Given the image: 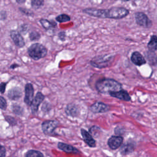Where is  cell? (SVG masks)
Here are the masks:
<instances>
[{
    "label": "cell",
    "mask_w": 157,
    "mask_h": 157,
    "mask_svg": "<svg viewBox=\"0 0 157 157\" xmlns=\"http://www.w3.org/2000/svg\"><path fill=\"white\" fill-rule=\"evenodd\" d=\"M83 12L92 17L102 18L121 19L129 14V10L122 7H113L107 9L86 8Z\"/></svg>",
    "instance_id": "6da1fadb"
},
{
    "label": "cell",
    "mask_w": 157,
    "mask_h": 157,
    "mask_svg": "<svg viewBox=\"0 0 157 157\" xmlns=\"http://www.w3.org/2000/svg\"><path fill=\"white\" fill-rule=\"evenodd\" d=\"M97 91L101 94H109L111 92L118 91L122 89V85L117 80L109 78H102L98 80L95 84Z\"/></svg>",
    "instance_id": "7a4b0ae2"
},
{
    "label": "cell",
    "mask_w": 157,
    "mask_h": 157,
    "mask_svg": "<svg viewBox=\"0 0 157 157\" xmlns=\"http://www.w3.org/2000/svg\"><path fill=\"white\" fill-rule=\"evenodd\" d=\"M28 53L33 59L38 60L47 55V49L41 44L34 43L28 48Z\"/></svg>",
    "instance_id": "3957f363"
},
{
    "label": "cell",
    "mask_w": 157,
    "mask_h": 157,
    "mask_svg": "<svg viewBox=\"0 0 157 157\" xmlns=\"http://www.w3.org/2000/svg\"><path fill=\"white\" fill-rule=\"evenodd\" d=\"M113 59V56L109 55H104L101 56H97L93 58L90 64L94 67L97 68H104L108 67Z\"/></svg>",
    "instance_id": "277c9868"
},
{
    "label": "cell",
    "mask_w": 157,
    "mask_h": 157,
    "mask_svg": "<svg viewBox=\"0 0 157 157\" xmlns=\"http://www.w3.org/2000/svg\"><path fill=\"white\" fill-rule=\"evenodd\" d=\"M58 126V121L56 120H47L42 123V129L43 132L48 136L55 135V129Z\"/></svg>",
    "instance_id": "5b68a950"
},
{
    "label": "cell",
    "mask_w": 157,
    "mask_h": 157,
    "mask_svg": "<svg viewBox=\"0 0 157 157\" xmlns=\"http://www.w3.org/2000/svg\"><path fill=\"white\" fill-rule=\"evenodd\" d=\"M136 23L144 28H149L152 26V21L148 18V16L141 12H137L134 14Z\"/></svg>",
    "instance_id": "8992f818"
},
{
    "label": "cell",
    "mask_w": 157,
    "mask_h": 157,
    "mask_svg": "<svg viewBox=\"0 0 157 157\" xmlns=\"http://www.w3.org/2000/svg\"><path fill=\"white\" fill-rule=\"evenodd\" d=\"M25 95L24 98V102L28 105H31L33 101V96H34V88L31 83H26L25 87Z\"/></svg>",
    "instance_id": "52a82bcc"
},
{
    "label": "cell",
    "mask_w": 157,
    "mask_h": 157,
    "mask_svg": "<svg viewBox=\"0 0 157 157\" xmlns=\"http://www.w3.org/2000/svg\"><path fill=\"white\" fill-rule=\"evenodd\" d=\"M123 138L120 136H112L107 141L109 147L112 150H116L122 145Z\"/></svg>",
    "instance_id": "ba28073f"
},
{
    "label": "cell",
    "mask_w": 157,
    "mask_h": 157,
    "mask_svg": "<svg viewBox=\"0 0 157 157\" xmlns=\"http://www.w3.org/2000/svg\"><path fill=\"white\" fill-rule=\"evenodd\" d=\"M45 96L41 92H37L31 105V109L33 114H36L38 110L39 105L44 100Z\"/></svg>",
    "instance_id": "9c48e42d"
},
{
    "label": "cell",
    "mask_w": 157,
    "mask_h": 157,
    "mask_svg": "<svg viewBox=\"0 0 157 157\" xmlns=\"http://www.w3.org/2000/svg\"><path fill=\"white\" fill-rule=\"evenodd\" d=\"M10 36L16 46L20 48L25 46V40L19 32L17 31H11L10 32Z\"/></svg>",
    "instance_id": "30bf717a"
},
{
    "label": "cell",
    "mask_w": 157,
    "mask_h": 157,
    "mask_svg": "<svg viewBox=\"0 0 157 157\" xmlns=\"http://www.w3.org/2000/svg\"><path fill=\"white\" fill-rule=\"evenodd\" d=\"M90 109L93 113H105L109 110V106L104 102H96L90 106Z\"/></svg>",
    "instance_id": "8fae6325"
},
{
    "label": "cell",
    "mask_w": 157,
    "mask_h": 157,
    "mask_svg": "<svg viewBox=\"0 0 157 157\" xmlns=\"http://www.w3.org/2000/svg\"><path fill=\"white\" fill-rule=\"evenodd\" d=\"M112 97L117 98L120 100H123L124 101H131V97L129 93L124 90L121 89L118 91L111 92L109 94Z\"/></svg>",
    "instance_id": "7c38bea8"
},
{
    "label": "cell",
    "mask_w": 157,
    "mask_h": 157,
    "mask_svg": "<svg viewBox=\"0 0 157 157\" xmlns=\"http://www.w3.org/2000/svg\"><path fill=\"white\" fill-rule=\"evenodd\" d=\"M131 60L135 65L140 66L146 63V60L141 53L139 52H134L131 56Z\"/></svg>",
    "instance_id": "4fadbf2b"
},
{
    "label": "cell",
    "mask_w": 157,
    "mask_h": 157,
    "mask_svg": "<svg viewBox=\"0 0 157 157\" xmlns=\"http://www.w3.org/2000/svg\"><path fill=\"white\" fill-rule=\"evenodd\" d=\"M81 134L84 142L90 147H94L96 146V140L93 139L89 132L84 129H81Z\"/></svg>",
    "instance_id": "5bb4252c"
},
{
    "label": "cell",
    "mask_w": 157,
    "mask_h": 157,
    "mask_svg": "<svg viewBox=\"0 0 157 157\" xmlns=\"http://www.w3.org/2000/svg\"><path fill=\"white\" fill-rule=\"evenodd\" d=\"M58 148L61 150L67 153H72V154H78L79 151L73 146L64 144L63 142H59L58 144Z\"/></svg>",
    "instance_id": "9a60e30c"
},
{
    "label": "cell",
    "mask_w": 157,
    "mask_h": 157,
    "mask_svg": "<svg viewBox=\"0 0 157 157\" xmlns=\"http://www.w3.org/2000/svg\"><path fill=\"white\" fill-rule=\"evenodd\" d=\"M22 96L21 90L19 87H13L7 93L8 98L11 100H17Z\"/></svg>",
    "instance_id": "2e32d148"
},
{
    "label": "cell",
    "mask_w": 157,
    "mask_h": 157,
    "mask_svg": "<svg viewBox=\"0 0 157 157\" xmlns=\"http://www.w3.org/2000/svg\"><path fill=\"white\" fill-rule=\"evenodd\" d=\"M66 113L71 117H77L79 113L78 107L74 104H69L65 108Z\"/></svg>",
    "instance_id": "e0dca14e"
},
{
    "label": "cell",
    "mask_w": 157,
    "mask_h": 157,
    "mask_svg": "<svg viewBox=\"0 0 157 157\" xmlns=\"http://www.w3.org/2000/svg\"><path fill=\"white\" fill-rule=\"evenodd\" d=\"M134 150V145L132 143L127 142L125 144L121 145L120 148V152L122 155H126L132 153Z\"/></svg>",
    "instance_id": "ac0fdd59"
},
{
    "label": "cell",
    "mask_w": 157,
    "mask_h": 157,
    "mask_svg": "<svg viewBox=\"0 0 157 157\" xmlns=\"http://www.w3.org/2000/svg\"><path fill=\"white\" fill-rule=\"evenodd\" d=\"M149 51L155 52L157 50V36L152 35L147 44Z\"/></svg>",
    "instance_id": "d6986e66"
},
{
    "label": "cell",
    "mask_w": 157,
    "mask_h": 157,
    "mask_svg": "<svg viewBox=\"0 0 157 157\" xmlns=\"http://www.w3.org/2000/svg\"><path fill=\"white\" fill-rule=\"evenodd\" d=\"M40 23L44 29L46 30H50L53 29L56 26V23L55 21H50L48 20L42 18L40 20Z\"/></svg>",
    "instance_id": "ffe728a7"
},
{
    "label": "cell",
    "mask_w": 157,
    "mask_h": 157,
    "mask_svg": "<svg viewBox=\"0 0 157 157\" xmlns=\"http://www.w3.org/2000/svg\"><path fill=\"white\" fill-rule=\"evenodd\" d=\"M25 157H44L42 153L35 150H28L26 154Z\"/></svg>",
    "instance_id": "44dd1931"
},
{
    "label": "cell",
    "mask_w": 157,
    "mask_h": 157,
    "mask_svg": "<svg viewBox=\"0 0 157 157\" xmlns=\"http://www.w3.org/2000/svg\"><path fill=\"white\" fill-rule=\"evenodd\" d=\"M56 20L58 22L63 23V22H67V21H70L71 20V18H70V17L68 15L65 14V13H63V14L58 15L56 17Z\"/></svg>",
    "instance_id": "7402d4cb"
},
{
    "label": "cell",
    "mask_w": 157,
    "mask_h": 157,
    "mask_svg": "<svg viewBox=\"0 0 157 157\" xmlns=\"http://www.w3.org/2000/svg\"><path fill=\"white\" fill-rule=\"evenodd\" d=\"M147 58L151 64H155V63L157 62L156 55L154 52H151L148 50V55L147 56Z\"/></svg>",
    "instance_id": "603a6c76"
},
{
    "label": "cell",
    "mask_w": 157,
    "mask_h": 157,
    "mask_svg": "<svg viewBox=\"0 0 157 157\" xmlns=\"http://www.w3.org/2000/svg\"><path fill=\"white\" fill-rule=\"evenodd\" d=\"M31 4L33 8L38 9L44 4V0H31Z\"/></svg>",
    "instance_id": "cb8c5ba5"
},
{
    "label": "cell",
    "mask_w": 157,
    "mask_h": 157,
    "mask_svg": "<svg viewBox=\"0 0 157 157\" xmlns=\"http://www.w3.org/2000/svg\"><path fill=\"white\" fill-rule=\"evenodd\" d=\"M29 39L32 41L37 40L40 38V34L37 31H31L29 35Z\"/></svg>",
    "instance_id": "d4e9b609"
},
{
    "label": "cell",
    "mask_w": 157,
    "mask_h": 157,
    "mask_svg": "<svg viewBox=\"0 0 157 157\" xmlns=\"http://www.w3.org/2000/svg\"><path fill=\"white\" fill-rule=\"evenodd\" d=\"M12 107H13L12 109H13V112L15 113L16 114L20 115V114L22 113L23 109H22V108L20 105H13Z\"/></svg>",
    "instance_id": "484cf974"
},
{
    "label": "cell",
    "mask_w": 157,
    "mask_h": 157,
    "mask_svg": "<svg viewBox=\"0 0 157 157\" xmlns=\"http://www.w3.org/2000/svg\"><path fill=\"white\" fill-rule=\"evenodd\" d=\"M0 107L2 110H5L7 107V101L2 96L0 97Z\"/></svg>",
    "instance_id": "4316f807"
},
{
    "label": "cell",
    "mask_w": 157,
    "mask_h": 157,
    "mask_svg": "<svg viewBox=\"0 0 157 157\" xmlns=\"http://www.w3.org/2000/svg\"><path fill=\"white\" fill-rule=\"evenodd\" d=\"M19 10L20 11L23 13V14L26 15H33V13L31 11L28 10V9H23V8H21L20 7L19 8Z\"/></svg>",
    "instance_id": "83f0119b"
},
{
    "label": "cell",
    "mask_w": 157,
    "mask_h": 157,
    "mask_svg": "<svg viewBox=\"0 0 157 157\" xmlns=\"http://www.w3.org/2000/svg\"><path fill=\"white\" fill-rule=\"evenodd\" d=\"M66 35L65 31H62L58 33V37L59 40H61V41H64L66 39Z\"/></svg>",
    "instance_id": "f1b7e54d"
},
{
    "label": "cell",
    "mask_w": 157,
    "mask_h": 157,
    "mask_svg": "<svg viewBox=\"0 0 157 157\" xmlns=\"http://www.w3.org/2000/svg\"><path fill=\"white\" fill-rule=\"evenodd\" d=\"M6 119L9 123V124H10L14 125L15 124H16L15 120L12 117H6Z\"/></svg>",
    "instance_id": "f546056e"
},
{
    "label": "cell",
    "mask_w": 157,
    "mask_h": 157,
    "mask_svg": "<svg viewBox=\"0 0 157 157\" xmlns=\"http://www.w3.org/2000/svg\"><path fill=\"white\" fill-rule=\"evenodd\" d=\"M6 85L7 83L5 82H1V85H0V90H1V93L2 94L4 93L5 90H6Z\"/></svg>",
    "instance_id": "4dcf8cb0"
},
{
    "label": "cell",
    "mask_w": 157,
    "mask_h": 157,
    "mask_svg": "<svg viewBox=\"0 0 157 157\" xmlns=\"http://www.w3.org/2000/svg\"><path fill=\"white\" fill-rule=\"evenodd\" d=\"M0 157H5L6 156V148L4 146L1 147V150H0Z\"/></svg>",
    "instance_id": "1f68e13d"
},
{
    "label": "cell",
    "mask_w": 157,
    "mask_h": 157,
    "mask_svg": "<svg viewBox=\"0 0 157 157\" xmlns=\"http://www.w3.org/2000/svg\"><path fill=\"white\" fill-rule=\"evenodd\" d=\"M20 29H21V32L25 34V33H26V31H28V26L26 25H23L20 26Z\"/></svg>",
    "instance_id": "d6a6232c"
},
{
    "label": "cell",
    "mask_w": 157,
    "mask_h": 157,
    "mask_svg": "<svg viewBox=\"0 0 157 157\" xmlns=\"http://www.w3.org/2000/svg\"><path fill=\"white\" fill-rule=\"evenodd\" d=\"M1 20L6 19V12L3 11V10H2L1 12Z\"/></svg>",
    "instance_id": "836d02e7"
},
{
    "label": "cell",
    "mask_w": 157,
    "mask_h": 157,
    "mask_svg": "<svg viewBox=\"0 0 157 157\" xmlns=\"http://www.w3.org/2000/svg\"><path fill=\"white\" fill-rule=\"evenodd\" d=\"M19 67V65L17 64H12L10 66V67L11 69H14V68H16V67Z\"/></svg>",
    "instance_id": "e575fe53"
},
{
    "label": "cell",
    "mask_w": 157,
    "mask_h": 157,
    "mask_svg": "<svg viewBox=\"0 0 157 157\" xmlns=\"http://www.w3.org/2000/svg\"><path fill=\"white\" fill-rule=\"evenodd\" d=\"M16 2L18 4H23L25 2L26 0H15Z\"/></svg>",
    "instance_id": "d590c367"
},
{
    "label": "cell",
    "mask_w": 157,
    "mask_h": 157,
    "mask_svg": "<svg viewBox=\"0 0 157 157\" xmlns=\"http://www.w3.org/2000/svg\"><path fill=\"white\" fill-rule=\"evenodd\" d=\"M123 1H130V0H122Z\"/></svg>",
    "instance_id": "8d00e7d4"
}]
</instances>
